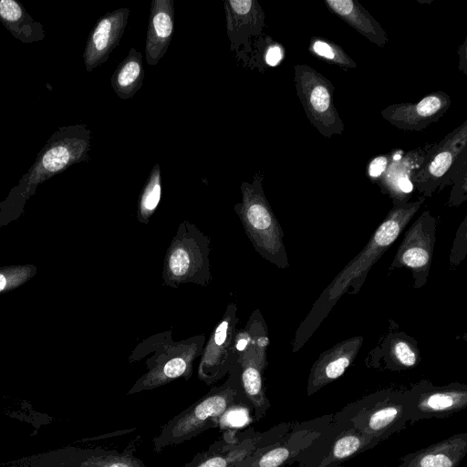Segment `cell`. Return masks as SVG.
Here are the masks:
<instances>
[{"instance_id": "2e32d148", "label": "cell", "mask_w": 467, "mask_h": 467, "mask_svg": "<svg viewBox=\"0 0 467 467\" xmlns=\"http://www.w3.org/2000/svg\"><path fill=\"white\" fill-rule=\"evenodd\" d=\"M130 9L121 7L101 16L90 32L83 53L86 69L91 72L109 58L119 44L128 24Z\"/></svg>"}, {"instance_id": "4fadbf2b", "label": "cell", "mask_w": 467, "mask_h": 467, "mask_svg": "<svg viewBox=\"0 0 467 467\" xmlns=\"http://www.w3.org/2000/svg\"><path fill=\"white\" fill-rule=\"evenodd\" d=\"M237 305L229 303L216 324L201 354L197 376L206 385H213L228 375L236 364L238 354L234 337L239 317Z\"/></svg>"}, {"instance_id": "7a4b0ae2", "label": "cell", "mask_w": 467, "mask_h": 467, "mask_svg": "<svg viewBox=\"0 0 467 467\" xmlns=\"http://www.w3.org/2000/svg\"><path fill=\"white\" fill-rule=\"evenodd\" d=\"M205 341L204 335L175 341L171 331L159 332L142 340L130 355L129 362L147 358V371L135 381L128 395L151 390L179 379L188 380Z\"/></svg>"}, {"instance_id": "9c48e42d", "label": "cell", "mask_w": 467, "mask_h": 467, "mask_svg": "<svg viewBox=\"0 0 467 467\" xmlns=\"http://www.w3.org/2000/svg\"><path fill=\"white\" fill-rule=\"evenodd\" d=\"M293 424L281 422L265 431H256L253 427L244 431L227 430L207 450L182 467H232L257 449L278 441Z\"/></svg>"}, {"instance_id": "5bb4252c", "label": "cell", "mask_w": 467, "mask_h": 467, "mask_svg": "<svg viewBox=\"0 0 467 467\" xmlns=\"http://www.w3.org/2000/svg\"><path fill=\"white\" fill-rule=\"evenodd\" d=\"M407 392L410 424L426 419L447 418L467 407V387L462 384L437 387L422 381Z\"/></svg>"}, {"instance_id": "f546056e", "label": "cell", "mask_w": 467, "mask_h": 467, "mask_svg": "<svg viewBox=\"0 0 467 467\" xmlns=\"http://www.w3.org/2000/svg\"><path fill=\"white\" fill-rule=\"evenodd\" d=\"M285 50L279 43L271 44L265 53V60L270 67L277 66L284 58Z\"/></svg>"}, {"instance_id": "ac0fdd59", "label": "cell", "mask_w": 467, "mask_h": 467, "mask_svg": "<svg viewBox=\"0 0 467 467\" xmlns=\"http://www.w3.org/2000/svg\"><path fill=\"white\" fill-rule=\"evenodd\" d=\"M223 6L232 50L247 45L251 36L261 34L265 16L256 0H225Z\"/></svg>"}, {"instance_id": "7c38bea8", "label": "cell", "mask_w": 467, "mask_h": 467, "mask_svg": "<svg viewBox=\"0 0 467 467\" xmlns=\"http://www.w3.org/2000/svg\"><path fill=\"white\" fill-rule=\"evenodd\" d=\"M380 441L358 430L333 422L296 461L297 467H337Z\"/></svg>"}, {"instance_id": "6da1fadb", "label": "cell", "mask_w": 467, "mask_h": 467, "mask_svg": "<svg viewBox=\"0 0 467 467\" xmlns=\"http://www.w3.org/2000/svg\"><path fill=\"white\" fill-rule=\"evenodd\" d=\"M242 406L249 407L241 387L240 367L236 362L222 384L213 387L161 427L152 439L153 451L159 453L169 446L179 445L216 428L227 412Z\"/></svg>"}, {"instance_id": "7402d4cb", "label": "cell", "mask_w": 467, "mask_h": 467, "mask_svg": "<svg viewBox=\"0 0 467 467\" xmlns=\"http://www.w3.org/2000/svg\"><path fill=\"white\" fill-rule=\"evenodd\" d=\"M140 436L130 441L122 451L95 449H73L67 467H146L143 461L135 456Z\"/></svg>"}, {"instance_id": "4316f807", "label": "cell", "mask_w": 467, "mask_h": 467, "mask_svg": "<svg viewBox=\"0 0 467 467\" xmlns=\"http://www.w3.org/2000/svg\"><path fill=\"white\" fill-rule=\"evenodd\" d=\"M161 196V167L157 163L151 169L149 177L140 193L136 219L147 224L155 213Z\"/></svg>"}, {"instance_id": "d4e9b609", "label": "cell", "mask_w": 467, "mask_h": 467, "mask_svg": "<svg viewBox=\"0 0 467 467\" xmlns=\"http://www.w3.org/2000/svg\"><path fill=\"white\" fill-rule=\"evenodd\" d=\"M144 75L141 53L131 47L111 76V88L119 98L130 99L142 87Z\"/></svg>"}, {"instance_id": "52a82bcc", "label": "cell", "mask_w": 467, "mask_h": 467, "mask_svg": "<svg viewBox=\"0 0 467 467\" xmlns=\"http://www.w3.org/2000/svg\"><path fill=\"white\" fill-rule=\"evenodd\" d=\"M91 147V131L84 124L62 126L42 147L38 155L19 182V188L30 191L37 184L86 161Z\"/></svg>"}, {"instance_id": "30bf717a", "label": "cell", "mask_w": 467, "mask_h": 467, "mask_svg": "<svg viewBox=\"0 0 467 467\" xmlns=\"http://www.w3.org/2000/svg\"><path fill=\"white\" fill-rule=\"evenodd\" d=\"M333 422V414L294 422L278 441L259 448L232 467H285L296 462Z\"/></svg>"}, {"instance_id": "5b68a950", "label": "cell", "mask_w": 467, "mask_h": 467, "mask_svg": "<svg viewBox=\"0 0 467 467\" xmlns=\"http://www.w3.org/2000/svg\"><path fill=\"white\" fill-rule=\"evenodd\" d=\"M210 253V236L194 223L182 222L164 256L162 284L171 288L188 283L208 285L213 280Z\"/></svg>"}, {"instance_id": "3957f363", "label": "cell", "mask_w": 467, "mask_h": 467, "mask_svg": "<svg viewBox=\"0 0 467 467\" xmlns=\"http://www.w3.org/2000/svg\"><path fill=\"white\" fill-rule=\"evenodd\" d=\"M262 182L260 172L254 176L252 182H243L242 202L235 203L234 210L254 250L264 259L284 268L288 263L283 231L265 195Z\"/></svg>"}, {"instance_id": "4dcf8cb0", "label": "cell", "mask_w": 467, "mask_h": 467, "mask_svg": "<svg viewBox=\"0 0 467 467\" xmlns=\"http://www.w3.org/2000/svg\"><path fill=\"white\" fill-rule=\"evenodd\" d=\"M389 159L386 156H378L371 160L368 169L369 177L379 178L385 171Z\"/></svg>"}, {"instance_id": "8fae6325", "label": "cell", "mask_w": 467, "mask_h": 467, "mask_svg": "<svg viewBox=\"0 0 467 467\" xmlns=\"http://www.w3.org/2000/svg\"><path fill=\"white\" fill-rule=\"evenodd\" d=\"M420 203L421 202L398 204L389 213L363 251L336 277L328 290L329 300L337 298L351 281L367 273L397 239Z\"/></svg>"}, {"instance_id": "277c9868", "label": "cell", "mask_w": 467, "mask_h": 467, "mask_svg": "<svg viewBox=\"0 0 467 467\" xmlns=\"http://www.w3.org/2000/svg\"><path fill=\"white\" fill-rule=\"evenodd\" d=\"M333 420L381 442L409 423L408 392L385 389L369 394L333 414Z\"/></svg>"}, {"instance_id": "ba28073f", "label": "cell", "mask_w": 467, "mask_h": 467, "mask_svg": "<svg viewBox=\"0 0 467 467\" xmlns=\"http://www.w3.org/2000/svg\"><path fill=\"white\" fill-rule=\"evenodd\" d=\"M294 71L296 95L310 123L326 138L342 135L344 123L334 104L331 81L308 65H296Z\"/></svg>"}, {"instance_id": "44dd1931", "label": "cell", "mask_w": 467, "mask_h": 467, "mask_svg": "<svg viewBox=\"0 0 467 467\" xmlns=\"http://www.w3.org/2000/svg\"><path fill=\"white\" fill-rule=\"evenodd\" d=\"M173 0H152L145 42V58L150 66L166 54L174 29Z\"/></svg>"}, {"instance_id": "8992f818", "label": "cell", "mask_w": 467, "mask_h": 467, "mask_svg": "<svg viewBox=\"0 0 467 467\" xmlns=\"http://www.w3.org/2000/svg\"><path fill=\"white\" fill-rule=\"evenodd\" d=\"M268 337L265 323L258 310L249 317L244 328L236 330L234 348L238 354L240 382L255 420L263 419L271 407L264 386Z\"/></svg>"}, {"instance_id": "603a6c76", "label": "cell", "mask_w": 467, "mask_h": 467, "mask_svg": "<svg viewBox=\"0 0 467 467\" xmlns=\"http://www.w3.org/2000/svg\"><path fill=\"white\" fill-rule=\"evenodd\" d=\"M329 10L356 31L378 47H383L389 41L380 24L355 0H325Z\"/></svg>"}, {"instance_id": "d6986e66", "label": "cell", "mask_w": 467, "mask_h": 467, "mask_svg": "<svg viewBox=\"0 0 467 467\" xmlns=\"http://www.w3.org/2000/svg\"><path fill=\"white\" fill-rule=\"evenodd\" d=\"M467 453V432L404 455L397 467H459Z\"/></svg>"}, {"instance_id": "836d02e7", "label": "cell", "mask_w": 467, "mask_h": 467, "mask_svg": "<svg viewBox=\"0 0 467 467\" xmlns=\"http://www.w3.org/2000/svg\"><path fill=\"white\" fill-rule=\"evenodd\" d=\"M394 161H400L401 159V154L396 153L393 155Z\"/></svg>"}, {"instance_id": "484cf974", "label": "cell", "mask_w": 467, "mask_h": 467, "mask_svg": "<svg viewBox=\"0 0 467 467\" xmlns=\"http://www.w3.org/2000/svg\"><path fill=\"white\" fill-rule=\"evenodd\" d=\"M423 214L408 232L399 249L397 259L407 267L420 271L431 262V235L423 231Z\"/></svg>"}, {"instance_id": "9a60e30c", "label": "cell", "mask_w": 467, "mask_h": 467, "mask_svg": "<svg viewBox=\"0 0 467 467\" xmlns=\"http://www.w3.org/2000/svg\"><path fill=\"white\" fill-rule=\"evenodd\" d=\"M451 105L449 95L443 91L428 94L418 102L389 105L380 114L394 127L409 131H420L438 121Z\"/></svg>"}, {"instance_id": "83f0119b", "label": "cell", "mask_w": 467, "mask_h": 467, "mask_svg": "<svg viewBox=\"0 0 467 467\" xmlns=\"http://www.w3.org/2000/svg\"><path fill=\"white\" fill-rule=\"evenodd\" d=\"M309 52L319 59L344 68H354L356 62L337 44L320 37H312Z\"/></svg>"}, {"instance_id": "d6a6232c", "label": "cell", "mask_w": 467, "mask_h": 467, "mask_svg": "<svg viewBox=\"0 0 467 467\" xmlns=\"http://www.w3.org/2000/svg\"><path fill=\"white\" fill-rule=\"evenodd\" d=\"M5 285H6V278L5 277V275L0 274V291H2L5 287Z\"/></svg>"}, {"instance_id": "cb8c5ba5", "label": "cell", "mask_w": 467, "mask_h": 467, "mask_svg": "<svg viewBox=\"0 0 467 467\" xmlns=\"http://www.w3.org/2000/svg\"><path fill=\"white\" fill-rule=\"evenodd\" d=\"M0 21L15 38L24 44H33L46 36L44 26L15 0H0Z\"/></svg>"}, {"instance_id": "ffe728a7", "label": "cell", "mask_w": 467, "mask_h": 467, "mask_svg": "<svg viewBox=\"0 0 467 467\" xmlns=\"http://www.w3.org/2000/svg\"><path fill=\"white\" fill-rule=\"evenodd\" d=\"M362 338L342 342L323 353L313 365L307 381L306 394L311 396L342 376L354 360Z\"/></svg>"}, {"instance_id": "1f68e13d", "label": "cell", "mask_w": 467, "mask_h": 467, "mask_svg": "<svg viewBox=\"0 0 467 467\" xmlns=\"http://www.w3.org/2000/svg\"><path fill=\"white\" fill-rule=\"evenodd\" d=\"M397 185L404 193H410L413 190V184L406 175L398 178Z\"/></svg>"}, {"instance_id": "e0dca14e", "label": "cell", "mask_w": 467, "mask_h": 467, "mask_svg": "<svg viewBox=\"0 0 467 467\" xmlns=\"http://www.w3.org/2000/svg\"><path fill=\"white\" fill-rule=\"evenodd\" d=\"M466 143L467 122H464L438 144V150L431 160L413 175L417 185L425 189L439 182L465 151Z\"/></svg>"}, {"instance_id": "f1b7e54d", "label": "cell", "mask_w": 467, "mask_h": 467, "mask_svg": "<svg viewBox=\"0 0 467 467\" xmlns=\"http://www.w3.org/2000/svg\"><path fill=\"white\" fill-rule=\"evenodd\" d=\"M391 353L395 361L400 366L410 368L417 363L416 351L406 341H396L392 347Z\"/></svg>"}]
</instances>
